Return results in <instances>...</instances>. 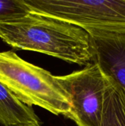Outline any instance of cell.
Returning a JSON list of instances; mask_svg holds the SVG:
<instances>
[{
	"mask_svg": "<svg viewBox=\"0 0 125 126\" xmlns=\"http://www.w3.org/2000/svg\"><path fill=\"white\" fill-rule=\"evenodd\" d=\"M0 38L13 49L37 52L70 63L85 66L96 61L95 42L87 31L32 12L0 22Z\"/></svg>",
	"mask_w": 125,
	"mask_h": 126,
	"instance_id": "obj_1",
	"label": "cell"
},
{
	"mask_svg": "<svg viewBox=\"0 0 125 126\" xmlns=\"http://www.w3.org/2000/svg\"><path fill=\"white\" fill-rule=\"evenodd\" d=\"M0 81L24 104L70 119L69 97L57 76L24 61L13 51L0 52Z\"/></svg>",
	"mask_w": 125,
	"mask_h": 126,
	"instance_id": "obj_2",
	"label": "cell"
},
{
	"mask_svg": "<svg viewBox=\"0 0 125 126\" xmlns=\"http://www.w3.org/2000/svg\"><path fill=\"white\" fill-rule=\"evenodd\" d=\"M31 12L63 20L92 37L125 35V0H24Z\"/></svg>",
	"mask_w": 125,
	"mask_h": 126,
	"instance_id": "obj_3",
	"label": "cell"
},
{
	"mask_svg": "<svg viewBox=\"0 0 125 126\" xmlns=\"http://www.w3.org/2000/svg\"><path fill=\"white\" fill-rule=\"evenodd\" d=\"M57 78L69 97L70 119L77 126H101L105 94L111 80L98 63Z\"/></svg>",
	"mask_w": 125,
	"mask_h": 126,
	"instance_id": "obj_4",
	"label": "cell"
},
{
	"mask_svg": "<svg viewBox=\"0 0 125 126\" xmlns=\"http://www.w3.org/2000/svg\"><path fill=\"white\" fill-rule=\"evenodd\" d=\"M92 38L96 46V62L111 81L125 91V35Z\"/></svg>",
	"mask_w": 125,
	"mask_h": 126,
	"instance_id": "obj_5",
	"label": "cell"
},
{
	"mask_svg": "<svg viewBox=\"0 0 125 126\" xmlns=\"http://www.w3.org/2000/svg\"><path fill=\"white\" fill-rule=\"evenodd\" d=\"M0 125L2 126H41V122L30 107L0 81Z\"/></svg>",
	"mask_w": 125,
	"mask_h": 126,
	"instance_id": "obj_6",
	"label": "cell"
},
{
	"mask_svg": "<svg viewBox=\"0 0 125 126\" xmlns=\"http://www.w3.org/2000/svg\"><path fill=\"white\" fill-rule=\"evenodd\" d=\"M101 126H125V91L111 80L105 94Z\"/></svg>",
	"mask_w": 125,
	"mask_h": 126,
	"instance_id": "obj_7",
	"label": "cell"
},
{
	"mask_svg": "<svg viewBox=\"0 0 125 126\" xmlns=\"http://www.w3.org/2000/svg\"><path fill=\"white\" fill-rule=\"evenodd\" d=\"M30 12L24 0H0V22L22 18Z\"/></svg>",
	"mask_w": 125,
	"mask_h": 126,
	"instance_id": "obj_8",
	"label": "cell"
}]
</instances>
